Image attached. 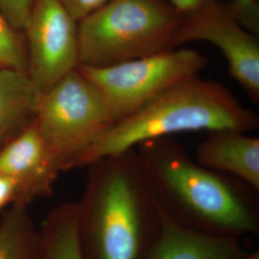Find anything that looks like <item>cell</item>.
Masks as SVG:
<instances>
[{
    "mask_svg": "<svg viewBox=\"0 0 259 259\" xmlns=\"http://www.w3.org/2000/svg\"><path fill=\"white\" fill-rule=\"evenodd\" d=\"M136 151L157 203L176 222L225 237L258 235L257 190L199 164L172 137L144 141Z\"/></svg>",
    "mask_w": 259,
    "mask_h": 259,
    "instance_id": "obj_1",
    "label": "cell"
},
{
    "mask_svg": "<svg viewBox=\"0 0 259 259\" xmlns=\"http://www.w3.org/2000/svg\"><path fill=\"white\" fill-rule=\"evenodd\" d=\"M77 203L83 259H142L158 231V206L136 148L102 157Z\"/></svg>",
    "mask_w": 259,
    "mask_h": 259,
    "instance_id": "obj_2",
    "label": "cell"
},
{
    "mask_svg": "<svg viewBox=\"0 0 259 259\" xmlns=\"http://www.w3.org/2000/svg\"><path fill=\"white\" fill-rule=\"evenodd\" d=\"M259 116L244 107L223 83L198 76L159 93L129 115L114 122L77 157L71 166L87 168L94 161L139 144L185 132L257 129Z\"/></svg>",
    "mask_w": 259,
    "mask_h": 259,
    "instance_id": "obj_3",
    "label": "cell"
},
{
    "mask_svg": "<svg viewBox=\"0 0 259 259\" xmlns=\"http://www.w3.org/2000/svg\"><path fill=\"white\" fill-rule=\"evenodd\" d=\"M182 21L169 0H109L78 21L80 65L106 67L174 49Z\"/></svg>",
    "mask_w": 259,
    "mask_h": 259,
    "instance_id": "obj_4",
    "label": "cell"
},
{
    "mask_svg": "<svg viewBox=\"0 0 259 259\" xmlns=\"http://www.w3.org/2000/svg\"><path fill=\"white\" fill-rule=\"evenodd\" d=\"M33 123L64 172L114 118L98 89L75 69L39 94Z\"/></svg>",
    "mask_w": 259,
    "mask_h": 259,
    "instance_id": "obj_5",
    "label": "cell"
},
{
    "mask_svg": "<svg viewBox=\"0 0 259 259\" xmlns=\"http://www.w3.org/2000/svg\"><path fill=\"white\" fill-rule=\"evenodd\" d=\"M207 64V56L178 47L111 66L77 69L98 89L116 122L174 84L198 76Z\"/></svg>",
    "mask_w": 259,
    "mask_h": 259,
    "instance_id": "obj_6",
    "label": "cell"
},
{
    "mask_svg": "<svg viewBox=\"0 0 259 259\" xmlns=\"http://www.w3.org/2000/svg\"><path fill=\"white\" fill-rule=\"evenodd\" d=\"M22 34L27 75L39 94L80 65L78 21L60 0H37Z\"/></svg>",
    "mask_w": 259,
    "mask_h": 259,
    "instance_id": "obj_7",
    "label": "cell"
},
{
    "mask_svg": "<svg viewBox=\"0 0 259 259\" xmlns=\"http://www.w3.org/2000/svg\"><path fill=\"white\" fill-rule=\"evenodd\" d=\"M190 41H206L219 48L234 81L254 104L259 103V40L232 16L227 3L208 0L183 14L175 48Z\"/></svg>",
    "mask_w": 259,
    "mask_h": 259,
    "instance_id": "obj_8",
    "label": "cell"
},
{
    "mask_svg": "<svg viewBox=\"0 0 259 259\" xmlns=\"http://www.w3.org/2000/svg\"><path fill=\"white\" fill-rule=\"evenodd\" d=\"M62 166L32 122L0 149V175L18 186L17 204L51 196Z\"/></svg>",
    "mask_w": 259,
    "mask_h": 259,
    "instance_id": "obj_9",
    "label": "cell"
},
{
    "mask_svg": "<svg viewBox=\"0 0 259 259\" xmlns=\"http://www.w3.org/2000/svg\"><path fill=\"white\" fill-rule=\"evenodd\" d=\"M158 206V231L142 259H239L248 251L241 239L194 231Z\"/></svg>",
    "mask_w": 259,
    "mask_h": 259,
    "instance_id": "obj_10",
    "label": "cell"
},
{
    "mask_svg": "<svg viewBox=\"0 0 259 259\" xmlns=\"http://www.w3.org/2000/svg\"><path fill=\"white\" fill-rule=\"evenodd\" d=\"M195 160L208 169L239 179L259 190V139L235 129L208 132L196 147Z\"/></svg>",
    "mask_w": 259,
    "mask_h": 259,
    "instance_id": "obj_11",
    "label": "cell"
},
{
    "mask_svg": "<svg viewBox=\"0 0 259 259\" xmlns=\"http://www.w3.org/2000/svg\"><path fill=\"white\" fill-rule=\"evenodd\" d=\"M38 96L26 72L0 65V149L33 122Z\"/></svg>",
    "mask_w": 259,
    "mask_h": 259,
    "instance_id": "obj_12",
    "label": "cell"
},
{
    "mask_svg": "<svg viewBox=\"0 0 259 259\" xmlns=\"http://www.w3.org/2000/svg\"><path fill=\"white\" fill-rule=\"evenodd\" d=\"M31 259H83L77 231V203L59 204L38 229Z\"/></svg>",
    "mask_w": 259,
    "mask_h": 259,
    "instance_id": "obj_13",
    "label": "cell"
},
{
    "mask_svg": "<svg viewBox=\"0 0 259 259\" xmlns=\"http://www.w3.org/2000/svg\"><path fill=\"white\" fill-rule=\"evenodd\" d=\"M37 238L29 205L12 204L0 214V259H31Z\"/></svg>",
    "mask_w": 259,
    "mask_h": 259,
    "instance_id": "obj_14",
    "label": "cell"
},
{
    "mask_svg": "<svg viewBox=\"0 0 259 259\" xmlns=\"http://www.w3.org/2000/svg\"><path fill=\"white\" fill-rule=\"evenodd\" d=\"M0 65L27 73L24 37L0 13Z\"/></svg>",
    "mask_w": 259,
    "mask_h": 259,
    "instance_id": "obj_15",
    "label": "cell"
},
{
    "mask_svg": "<svg viewBox=\"0 0 259 259\" xmlns=\"http://www.w3.org/2000/svg\"><path fill=\"white\" fill-rule=\"evenodd\" d=\"M227 5L241 25L258 37V0H232Z\"/></svg>",
    "mask_w": 259,
    "mask_h": 259,
    "instance_id": "obj_16",
    "label": "cell"
},
{
    "mask_svg": "<svg viewBox=\"0 0 259 259\" xmlns=\"http://www.w3.org/2000/svg\"><path fill=\"white\" fill-rule=\"evenodd\" d=\"M37 0H0V13L10 24L22 33Z\"/></svg>",
    "mask_w": 259,
    "mask_h": 259,
    "instance_id": "obj_17",
    "label": "cell"
},
{
    "mask_svg": "<svg viewBox=\"0 0 259 259\" xmlns=\"http://www.w3.org/2000/svg\"><path fill=\"white\" fill-rule=\"evenodd\" d=\"M65 9L77 21H80L94 11L102 7L109 0H60Z\"/></svg>",
    "mask_w": 259,
    "mask_h": 259,
    "instance_id": "obj_18",
    "label": "cell"
},
{
    "mask_svg": "<svg viewBox=\"0 0 259 259\" xmlns=\"http://www.w3.org/2000/svg\"><path fill=\"white\" fill-rule=\"evenodd\" d=\"M18 202V186L8 177L0 175V214Z\"/></svg>",
    "mask_w": 259,
    "mask_h": 259,
    "instance_id": "obj_19",
    "label": "cell"
},
{
    "mask_svg": "<svg viewBox=\"0 0 259 259\" xmlns=\"http://www.w3.org/2000/svg\"><path fill=\"white\" fill-rule=\"evenodd\" d=\"M182 14H188L200 8L208 0H169Z\"/></svg>",
    "mask_w": 259,
    "mask_h": 259,
    "instance_id": "obj_20",
    "label": "cell"
},
{
    "mask_svg": "<svg viewBox=\"0 0 259 259\" xmlns=\"http://www.w3.org/2000/svg\"><path fill=\"white\" fill-rule=\"evenodd\" d=\"M239 259H259V250H253L252 252H247Z\"/></svg>",
    "mask_w": 259,
    "mask_h": 259,
    "instance_id": "obj_21",
    "label": "cell"
}]
</instances>
